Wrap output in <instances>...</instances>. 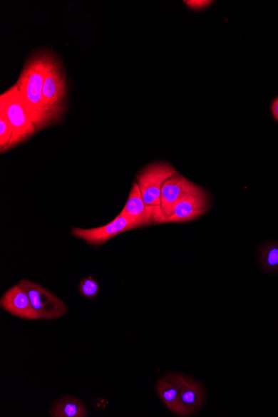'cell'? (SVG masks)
Segmentation results:
<instances>
[{"label":"cell","instance_id":"6da1fadb","mask_svg":"<svg viewBox=\"0 0 278 417\" xmlns=\"http://www.w3.org/2000/svg\"><path fill=\"white\" fill-rule=\"evenodd\" d=\"M48 57L46 53H39L29 59L16 83L27 115L37 131L53 125L43 96Z\"/></svg>","mask_w":278,"mask_h":417},{"label":"cell","instance_id":"7a4b0ae2","mask_svg":"<svg viewBox=\"0 0 278 417\" xmlns=\"http://www.w3.org/2000/svg\"><path fill=\"white\" fill-rule=\"evenodd\" d=\"M0 113L6 117L13 129L12 148L26 141L37 132L27 115L16 84L0 96Z\"/></svg>","mask_w":278,"mask_h":417},{"label":"cell","instance_id":"3957f363","mask_svg":"<svg viewBox=\"0 0 278 417\" xmlns=\"http://www.w3.org/2000/svg\"><path fill=\"white\" fill-rule=\"evenodd\" d=\"M66 81L61 63L49 54L43 96L53 124L61 122L66 112Z\"/></svg>","mask_w":278,"mask_h":417},{"label":"cell","instance_id":"277c9868","mask_svg":"<svg viewBox=\"0 0 278 417\" xmlns=\"http://www.w3.org/2000/svg\"><path fill=\"white\" fill-rule=\"evenodd\" d=\"M147 226L145 222L119 213L112 222L106 225L86 228H86L73 227L71 235L78 240H83L89 246L101 247L121 233Z\"/></svg>","mask_w":278,"mask_h":417},{"label":"cell","instance_id":"5b68a950","mask_svg":"<svg viewBox=\"0 0 278 417\" xmlns=\"http://www.w3.org/2000/svg\"><path fill=\"white\" fill-rule=\"evenodd\" d=\"M177 173L170 163L156 162L138 173L136 182L148 206L160 207L163 183Z\"/></svg>","mask_w":278,"mask_h":417},{"label":"cell","instance_id":"8992f818","mask_svg":"<svg viewBox=\"0 0 278 417\" xmlns=\"http://www.w3.org/2000/svg\"><path fill=\"white\" fill-rule=\"evenodd\" d=\"M18 284L26 291L31 299L39 320H54L66 315L68 306L59 297L36 282L23 279Z\"/></svg>","mask_w":278,"mask_h":417},{"label":"cell","instance_id":"52a82bcc","mask_svg":"<svg viewBox=\"0 0 278 417\" xmlns=\"http://www.w3.org/2000/svg\"><path fill=\"white\" fill-rule=\"evenodd\" d=\"M203 188L187 180L180 173L168 178L162 187L160 210L162 217L160 225L165 222L167 217L171 215L173 207L177 202L195 193L200 192Z\"/></svg>","mask_w":278,"mask_h":417},{"label":"cell","instance_id":"ba28073f","mask_svg":"<svg viewBox=\"0 0 278 417\" xmlns=\"http://www.w3.org/2000/svg\"><path fill=\"white\" fill-rule=\"evenodd\" d=\"M165 376L175 382L180 390L182 406L186 417L195 415L205 404V392L202 386L192 377L186 375L170 374Z\"/></svg>","mask_w":278,"mask_h":417},{"label":"cell","instance_id":"9c48e42d","mask_svg":"<svg viewBox=\"0 0 278 417\" xmlns=\"http://www.w3.org/2000/svg\"><path fill=\"white\" fill-rule=\"evenodd\" d=\"M210 200L205 190L177 202L163 223H182L196 220L210 210Z\"/></svg>","mask_w":278,"mask_h":417},{"label":"cell","instance_id":"30bf717a","mask_svg":"<svg viewBox=\"0 0 278 417\" xmlns=\"http://www.w3.org/2000/svg\"><path fill=\"white\" fill-rule=\"evenodd\" d=\"M0 307L19 319L39 320L27 292L18 284L4 292L0 299Z\"/></svg>","mask_w":278,"mask_h":417},{"label":"cell","instance_id":"8fae6325","mask_svg":"<svg viewBox=\"0 0 278 417\" xmlns=\"http://www.w3.org/2000/svg\"><path fill=\"white\" fill-rule=\"evenodd\" d=\"M155 208L146 205L143 201L137 182H134L130 193H129L126 205L120 213L136 218L138 220L145 222L148 226H150L155 225V222H153V213H155Z\"/></svg>","mask_w":278,"mask_h":417},{"label":"cell","instance_id":"7c38bea8","mask_svg":"<svg viewBox=\"0 0 278 417\" xmlns=\"http://www.w3.org/2000/svg\"><path fill=\"white\" fill-rule=\"evenodd\" d=\"M156 390L163 403L168 410L177 416L186 417L182 406L180 390L175 382L163 376L158 380Z\"/></svg>","mask_w":278,"mask_h":417},{"label":"cell","instance_id":"4fadbf2b","mask_svg":"<svg viewBox=\"0 0 278 417\" xmlns=\"http://www.w3.org/2000/svg\"><path fill=\"white\" fill-rule=\"evenodd\" d=\"M52 417H87V406L81 400L71 396H64L54 402L48 411Z\"/></svg>","mask_w":278,"mask_h":417},{"label":"cell","instance_id":"5bb4252c","mask_svg":"<svg viewBox=\"0 0 278 417\" xmlns=\"http://www.w3.org/2000/svg\"><path fill=\"white\" fill-rule=\"evenodd\" d=\"M260 263L265 272H278V242H267L261 247Z\"/></svg>","mask_w":278,"mask_h":417},{"label":"cell","instance_id":"9a60e30c","mask_svg":"<svg viewBox=\"0 0 278 417\" xmlns=\"http://www.w3.org/2000/svg\"><path fill=\"white\" fill-rule=\"evenodd\" d=\"M13 129L6 116L0 113V152L2 153L11 150L13 142Z\"/></svg>","mask_w":278,"mask_h":417},{"label":"cell","instance_id":"2e32d148","mask_svg":"<svg viewBox=\"0 0 278 417\" xmlns=\"http://www.w3.org/2000/svg\"><path fill=\"white\" fill-rule=\"evenodd\" d=\"M101 292V286H99L98 282L92 276L83 277V279L79 282L78 286V292L84 299H93Z\"/></svg>","mask_w":278,"mask_h":417},{"label":"cell","instance_id":"e0dca14e","mask_svg":"<svg viewBox=\"0 0 278 417\" xmlns=\"http://www.w3.org/2000/svg\"><path fill=\"white\" fill-rule=\"evenodd\" d=\"M187 6L192 9H205L207 6H210L212 3L211 1H205V0H198V1H195V0H192V1H185V2Z\"/></svg>","mask_w":278,"mask_h":417},{"label":"cell","instance_id":"ac0fdd59","mask_svg":"<svg viewBox=\"0 0 278 417\" xmlns=\"http://www.w3.org/2000/svg\"><path fill=\"white\" fill-rule=\"evenodd\" d=\"M272 113L273 114V117L275 118L276 120L278 122V97L273 101L272 104Z\"/></svg>","mask_w":278,"mask_h":417}]
</instances>
